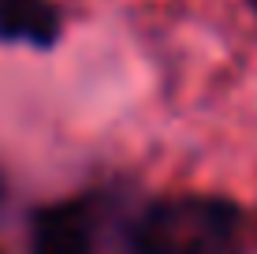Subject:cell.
<instances>
[{"label": "cell", "instance_id": "7a4b0ae2", "mask_svg": "<svg viewBox=\"0 0 257 254\" xmlns=\"http://www.w3.org/2000/svg\"><path fill=\"white\" fill-rule=\"evenodd\" d=\"M30 254H97V209L86 198L38 209Z\"/></svg>", "mask_w": 257, "mask_h": 254}, {"label": "cell", "instance_id": "3957f363", "mask_svg": "<svg viewBox=\"0 0 257 254\" xmlns=\"http://www.w3.org/2000/svg\"><path fill=\"white\" fill-rule=\"evenodd\" d=\"M0 41L52 49L60 41V8L52 0H0Z\"/></svg>", "mask_w": 257, "mask_h": 254}, {"label": "cell", "instance_id": "6da1fadb", "mask_svg": "<svg viewBox=\"0 0 257 254\" xmlns=\"http://www.w3.org/2000/svg\"><path fill=\"white\" fill-rule=\"evenodd\" d=\"M242 209L220 195H175L146 206L131 224L135 254H231Z\"/></svg>", "mask_w": 257, "mask_h": 254}, {"label": "cell", "instance_id": "277c9868", "mask_svg": "<svg viewBox=\"0 0 257 254\" xmlns=\"http://www.w3.org/2000/svg\"><path fill=\"white\" fill-rule=\"evenodd\" d=\"M250 8H253V12H257V0H250Z\"/></svg>", "mask_w": 257, "mask_h": 254}]
</instances>
